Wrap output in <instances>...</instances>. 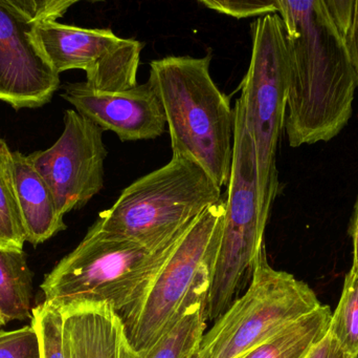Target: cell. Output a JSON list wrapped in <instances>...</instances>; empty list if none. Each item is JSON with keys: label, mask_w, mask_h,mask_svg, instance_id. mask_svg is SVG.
I'll return each mask as SVG.
<instances>
[{"label": "cell", "mask_w": 358, "mask_h": 358, "mask_svg": "<svg viewBox=\"0 0 358 358\" xmlns=\"http://www.w3.org/2000/svg\"><path fill=\"white\" fill-rule=\"evenodd\" d=\"M4 325H6V324H4V322L2 321L1 317H0V327H2V326H4Z\"/></svg>", "instance_id": "cell-26"}, {"label": "cell", "mask_w": 358, "mask_h": 358, "mask_svg": "<svg viewBox=\"0 0 358 358\" xmlns=\"http://www.w3.org/2000/svg\"><path fill=\"white\" fill-rule=\"evenodd\" d=\"M200 4L216 11L220 14L227 15L236 19L263 17L265 15L277 14V0L264 1V0H252V1H231V0H202Z\"/></svg>", "instance_id": "cell-23"}, {"label": "cell", "mask_w": 358, "mask_h": 358, "mask_svg": "<svg viewBox=\"0 0 358 358\" xmlns=\"http://www.w3.org/2000/svg\"><path fill=\"white\" fill-rule=\"evenodd\" d=\"M15 183L27 242L39 245L66 229L56 200L29 156L12 151Z\"/></svg>", "instance_id": "cell-14"}, {"label": "cell", "mask_w": 358, "mask_h": 358, "mask_svg": "<svg viewBox=\"0 0 358 358\" xmlns=\"http://www.w3.org/2000/svg\"><path fill=\"white\" fill-rule=\"evenodd\" d=\"M350 235L353 242V265L352 269L358 273V197L351 220Z\"/></svg>", "instance_id": "cell-25"}, {"label": "cell", "mask_w": 358, "mask_h": 358, "mask_svg": "<svg viewBox=\"0 0 358 358\" xmlns=\"http://www.w3.org/2000/svg\"><path fill=\"white\" fill-rule=\"evenodd\" d=\"M305 358H353L330 336L326 334Z\"/></svg>", "instance_id": "cell-24"}, {"label": "cell", "mask_w": 358, "mask_h": 358, "mask_svg": "<svg viewBox=\"0 0 358 358\" xmlns=\"http://www.w3.org/2000/svg\"><path fill=\"white\" fill-rule=\"evenodd\" d=\"M192 358H199V357H198L197 353H196V354H195V355H194V357H192Z\"/></svg>", "instance_id": "cell-27"}, {"label": "cell", "mask_w": 358, "mask_h": 358, "mask_svg": "<svg viewBox=\"0 0 358 358\" xmlns=\"http://www.w3.org/2000/svg\"><path fill=\"white\" fill-rule=\"evenodd\" d=\"M31 319L39 338L41 358H66L63 313L43 302L31 309Z\"/></svg>", "instance_id": "cell-20"}, {"label": "cell", "mask_w": 358, "mask_h": 358, "mask_svg": "<svg viewBox=\"0 0 358 358\" xmlns=\"http://www.w3.org/2000/svg\"><path fill=\"white\" fill-rule=\"evenodd\" d=\"M332 312L322 305L242 358H305L328 333Z\"/></svg>", "instance_id": "cell-16"}, {"label": "cell", "mask_w": 358, "mask_h": 358, "mask_svg": "<svg viewBox=\"0 0 358 358\" xmlns=\"http://www.w3.org/2000/svg\"><path fill=\"white\" fill-rule=\"evenodd\" d=\"M210 60V54L157 59L148 82L163 105L172 156L195 162L222 188L233 162L235 111L213 81Z\"/></svg>", "instance_id": "cell-2"}, {"label": "cell", "mask_w": 358, "mask_h": 358, "mask_svg": "<svg viewBox=\"0 0 358 358\" xmlns=\"http://www.w3.org/2000/svg\"><path fill=\"white\" fill-rule=\"evenodd\" d=\"M348 48L358 88V0H327Z\"/></svg>", "instance_id": "cell-21"}, {"label": "cell", "mask_w": 358, "mask_h": 358, "mask_svg": "<svg viewBox=\"0 0 358 358\" xmlns=\"http://www.w3.org/2000/svg\"><path fill=\"white\" fill-rule=\"evenodd\" d=\"M36 35L59 75L82 69L86 83L101 92H121L138 85L144 48L138 40L119 37L110 29H84L58 21L39 23Z\"/></svg>", "instance_id": "cell-9"}, {"label": "cell", "mask_w": 358, "mask_h": 358, "mask_svg": "<svg viewBox=\"0 0 358 358\" xmlns=\"http://www.w3.org/2000/svg\"><path fill=\"white\" fill-rule=\"evenodd\" d=\"M61 96L103 130L115 132L122 142L152 140L166 132L163 105L149 82L121 92H101L86 82H69Z\"/></svg>", "instance_id": "cell-12"}, {"label": "cell", "mask_w": 358, "mask_h": 358, "mask_svg": "<svg viewBox=\"0 0 358 358\" xmlns=\"http://www.w3.org/2000/svg\"><path fill=\"white\" fill-rule=\"evenodd\" d=\"M289 62L285 128L290 146L328 142L348 124L357 77L327 0H277Z\"/></svg>", "instance_id": "cell-1"}, {"label": "cell", "mask_w": 358, "mask_h": 358, "mask_svg": "<svg viewBox=\"0 0 358 358\" xmlns=\"http://www.w3.org/2000/svg\"><path fill=\"white\" fill-rule=\"evenodd\" d=\"M328 333L350 357L358 355V273L351 268L340 302L332 313Z\"/></svg>", "instance_id": "cell-19"}, {"label": "cell", "mask_w": 358, "mask_h": 358, "mask_svg": "<svg viewBox=\"0 0 358 358\" xmlns=\"http://www.w3.org/2000/svg\"><path fill=\"white\" fill-rule=\"evenodd\" d=\"M225 212L222 198L192 223L179 237L140 308L124 323L138 358L144 357L189 309L206 304Z\"/></svg>", "instance_id": "cell-5"}, {"label": "cell", "mask_w": 358, "mask_h": 358, "mask_svg": "<svg viewBox=\"0 0 358 358\" xmlns=\"http://www.w3.org/2000/svg\"><path fill=\"white\" fill-rule=\"evenodd\" d=\"M39 23L20 0H0V101L15 109L43 106L60 85L36 35Z\"/></svg>", "instance_id": "cell-11"}, {"label": "cell", "mask_w": 358, "mask_h": 358, "mask_svg": "<svg viewBox=\"0 0 358 358\" xmlns=\"http://www.w3.org/2000/svg\"><path fill=\"white\" fill-rule=\"evenodd\" d=\"M0 358H41L35 328L29 325L0 332Z\"/></svg>", "instance_id": "cell-22"}, {"label": "cell", "mask_w": 358, "mask_h": 358, "mask_svg": "<svg viewBox=\"0 0 358 358\" xmlns=\"http://www.w3.org/2000/svg\"><path fill=\"white\" fill-rule=\"evenodd\" d=\"M64 317L66 358H138L121 317L106 305L67 309Z\"/></svg>", "instance_id": "cell-13"}, {"label": "cell", "mask_w": 358, "mask_h": 358, "mask_svg": "<svg viewBox=\"0 0 358 358\" xmlns=\"http://www.w3.org/2000/svg\"><path fill=\"white\" fill-rule=\"evenodd\" d=\"M322 306L304 282L269 265L263 252L245 291L214 321L199 358H242Z\"/></svg>", "instance_id": "cell-8"}, {"label": "cell", "mask_w": 358, "mask_h": 358, "mask_svg": "<svg viewBox=\"0 0 358 358\" xmlns=\"http://www.w3.org/2000/svg\"><path fill=\"white\" fill-rule=\"evenodd\" d=\"M103 132L100 126L69 109L64 113V130L56 143L29 155L63 216L84 207L104 187L107 149Z\"/></svg>", "instance_id": "cell-10"}, {"label": "cell", "mask_w": 358, "mask_h": 358, "mask_svg": "<svg viewBox=\"0 0 358 358\" xmlns=\"http://www.w3.org/2000/svg\"><path fill=\"white\" fill-rule=\"evenodd\" d=\"M206 304L196 305L141 358L193 357L206 333Z\"/></svg>", "instance_id": "cell-18"}, {"label": "cell", "mask_w": 358, "mask_h": 358, "mask_svg": "<svg viewBox=\"0 0 358 358\" xmlns=\"http://www.w3.org/2000/svg\"><path fill=\"white\" fill-rule=\"evenodd\" d=\"M33 275L23 250L0 249V317L4 324L31 317Z\"/></svg>", "instance_id": "cell-15"}, {"label": "cell", "mask_w": 358, "mask_h": 358, "mask_svg": "<svg viewBox=\"0 0 358 358\" xmlns=\"http://www.w3.org/2000/svg\"><path fill=\"white\" fill-rule=\"evenodd\" d=\"M250 31L252 56L239 88V101L256 146L261 212L269 219L280 189L277 151L285 126L289 62L279 15L259 17L250 25Z\"/></svg>", "instance_id": "cell-7"}, {"label": "cell", "mask_w": 358, "mask_h": 358, "mask_svg": "<svg viewBox=\"0 0 358 358\" xmlns=\"http://www.w3.org/2000/svg\"><path fill=\"white\" fill-rule=\"evenodd\" d=\"M355 358H358V355H357V357H355Z\"/></svg>", "instance_id": "cell-28"}, {"label": "cell", "mask_w": 358, "mask_h": 358, "mask_svg": "<svg viewBox=\"0 0 358 358\" xmlns=\"http://www.w3.org/2000/svg\"><path fill=\"white\" fill-rule=\"evenodd\" d=\"M178 241L152 250L90 227L81 243L46 275L41 285L44 303L61 312L106 305L125 323L144 302Z\"/></svg>", "instance_id": "cell-3"}, {"label": "cell", "mask_w": 358, "mask_h": 358, "mask_svg": "<svg viewBox=\"0 0 358 358\" xmlns=\"http://www.w3.org/2000/svg\"><path fill=\"white\" fill-rule=\"evenodd\" d=\"M233 162L227 183L224 225L206 304V322L216 321L248 287L265 252L268 219L261 212L255 141L236 101Z\"/></svg>", "instance_id": "cell-6"}, {"label": "cell", "mask_w": 358, "mask_h": 358, "mask_svg": "<svg viewBox=\"0 0 358 358\" xmlns=\"http://www.w3.org/2000/svg\"><path fill=\"white\" fill-rule=\"evenodd\" d=\"M222 198L221 188L199 165L172 156L169 163L126 187L92 227L108 237L163 249Z\"/></svg>", "instance_id": "cell-4"}, {"label": "cell", "mask_w": 358, "mask_h": 358, "mask_svg": "<svg viewBox=\"0 0 358 358\" xmlns=\"http://www.w3.org/2000/svg\"><path fill=\"white\" fill-rule=\"evenodd\" d=\"M25 242L12 151L6 141L0 139V249L21 252Z\"/></svg>", "instance_id": "cell-17"}]
</instances>
